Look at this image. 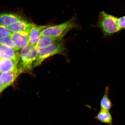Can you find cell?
I'll use <instances>...</instances> for the list:
<instances>
[{"label": "cell", "instance_id": "4", "mask_svg": "<svg viewBox=\"0 0 125 125\" xmlns=\"http://www.w3.org/2000/svg\"><path fill=\"white\" fill-rule=\"evenodd\" d=\"M117 19L116 17L102 11L100 12L96 26L102 31L104 35H112L120 30Z\"/></svg>", "mask_w": 125, "mask_h": 125}, {"label": "cell", "instance_id": "18", "mask_svg": "<svg viewBox=\"0 0 125 125\" xmlns=\"http://www.w3.org/2000/svg\"><path fill=\"white\" fill-rule=\"evenodd\" d=\"M6 88V87L4 86L3 84L0 82V94Z\"/></svg>", "mask_w": 125, "mask_h": 125}, {"label": "cell", "instance_id": "9", "mask_svg": "<svg viewBox=\"0 0 125 125\" xmlns=\"http://www.w3.org/2000/svg\"><path fill=\"white\" fill-rule=\"evenodd\" d=\"M49 26H39L34 25L29 35V44L35 46L41 37V33L44 29Z\"/></svg>", "mask_w": 125, "mask_h": 125}, {"label": "cell", "instance_id": "14", "mask_svg": "<svg viewBox=\"0 0 125 125\" xmlns=\"http://www.w3.org/2000/svg\"><path fill=\"white\" fill-rule=\"evenodd\" d=\"M109 89L108 87H106L105 93L101 101L100 107L101 110L109 111L113 105L108 96Z\"/></svg>", "mask_w": 125, "mask_h": 125}, {"label": "cell", "instance_id": "11", "mask_svg": "<svg viewBox=\"0 0 125 125\" xmlns=\"http://www.w3.org/2000/svg\"><path fill=\"white\" fill-rule=\"evenodd\" d=\"M21 17L17 14L10 13H0V24L8 27L12 23L21 19Z\"/></svg>", "mask_w": 125, "mask_h": 125}, {"label": "cell", "instance_id": "5", "mask_svg": "<svg viewBox=\"0 0 125 125\" xmlns=\"http://www.w3.org/2000/svg\"><path fill=\"white\" fill-rule=\"evenodd\" d=\"M31 30L13 33L10 37L19 50L29 44V35Z\"/></svg>", "mask_w": 125, "mask_h": 125}, {"label": "cell", "instance_id": "13", "mask_svg": "<svg viewBox=\"0 0 125 125\" xmlns=\"http://www.w3.org/2000/svg\"><path fill=\"white\" fill-rule=\"evenodd\" d=\"M94 119L108 125H113L112 117L109 111L101 110Z\"/></svg>", "mask_w": 125, "mask_h": 125}, {"label": "cell", "instance_id": "16", "mask_svg": "<svg viewBox=\"0 0 125 125\" xmlns=\"http://www.w3.org/2000/svg\"><path fill=\"white\" fill-rule=\"evenodd\" d=\"M12 33L8 27L0 24V37H10Z\"/></svg>", "mask_w": 125, "mask_h": 125}, {"label": "cell", "instance_id": "10", "mask_svg": "<svg viewBox=\"0 0 125 125\" xmlns=\"http://www.w3.org/2000/svg\"><path fill=\"white\" fill-rule=\"evenodd\" d=\"M63 37H54L49 36H42L41 37L35 47L37 50L47 47L56 42L62 40Z\"/></svg>", "mask_w": 125, "mask_h": 125}, {"label": "cell", "instance_id": "2", "mask_svg": "<svg viewBox=\"0 0 125 125\" xmlns=\"http://www.w3.org/2000/svg\"><path fill=\"white\" fill-rule=\"evenodd\" d=\"M66 50L64 43L62 40L46 48L37 50V59L33 68L39 66L45 59L55 55L65 56Z\"/></svg>", "mask_w": 125, "mask_h": 125}, {"label": "cell", "instance_id": "6", "mask_svg": "<svg viewBox=\"0 0 125 125\" xmlns=\"http://www.w3.org/2000/svg\"><path fill=\"white\" fill-rule=\"evenodd\" d=\"M23 73L18 66L15 69L10 71L1 73L0 82L3 84L6 88L13 84L15 80L19 75Z\"/></svg>", "mask_w": 125, "mask_h": 125}, {"label": "cell", "instance_id": "20", "mask_svg": "<svg viewBox=\"0 0 125 125\" xmlns=\"http://www.w3.org/2000/svg\"><path fill=\"white\" fill-rule=\"evenodd\" d=\"M0 74H1V73H0Z\"/></svg>", "mask_w": 125, "mask_h": 125}, {"label": "cell", "instance_id": "15", "mask_svg": "<svg viewBox=\"0 0 125 125\" xmlns=\"http://www.w3.org/2000/svg\"><path fill=\"white\" fill-rule=\"evenodd\" d=\"M0 44L9 47L16 51L19 50L10 37H0Z\"/></svg>", "mask_w": 125, "mask_h": 125}, {"label": "cell", "instance_id": "7", "mask_svg": "<svg viewBox=\"0 0 125 125\" xmlns=\"http://www.w3.org/2000/svg\"><path fill=\"white\" fill-rule=\"evenodd\" d=\"M0 57L1 59H12L18 63L20 59V54L18 51L0 44Z\"/></svg>", "mask_w": 125, "mask_h": 125}, {"label": "cell", "instance_id": "12", "mask_svg": "<svg viewBox=\"0 0 125 125\" xmlns=\"http://www.w3.org/2000/svg\"><path fill=\"white\" fill-rule=\"evenodd\" d=\"M18 64L11 59H1L0 60V73L12 71L16 68Z\"/></svg>", "mask_w": 125, "mask_h": 125}, {"label": "cell", "instance_id": "19", "mask_svg": "<svg viewBox=\"0 0 125 125\" xmlns=\"http://www.w3.org/2000/svg\"><path fill=\"white\" fill-rule=\"evenodd\" d=\"M1 59V58L0 57V59Z\"/></svg>", "mask_w": 125, "mask_h": 125}, {"label": "cell", "instance_id": "17", "mask_svg": "<svg viewBox=\"0 0 125 125\" xmlns=\"http://www.w3.org/2000/svg\"><path fill=\"white\" fill-rule=\"evenodd\" d=\"M117 22L120 30L125 29V16L117 18Z\"/></svg>", "mask_w": 125, "mask_h": 125}, {"label": "cell", "instance_id": "3", "mask_svg": "<svg viewBox=\"0 0 125 125\" xmlns=\"http://www.w3.org/2000/svg\"><path fill=\"white\" fill-rule=\"evenodd\" d=\"M37 52L35 46L30 44L21 49L18 66L23 72L32 69L37 59Z\"/></svg>", "mask_w": 125, "mask_h": 125}, {"label": "cell", "instance_id": "8", "mask_svg": "<svg viewBox=\"0 0 125 125\" xmlns=\"http://www.w3.org/2000/svg\"><path fill=\"white\" fill-rule=\"evenodd\" d=\"M34 24L28 22L22 19L17 20L8 27L12 33L27 30H31Z\"/></svg>", "mask_w": 125, "mask_h": 125}, {"label": "cell", "instance_id": "1", "mask_svg": "<svg viewBox=\"0 0 125 125\" xmlns=\"http://www.w3.org/2000/svg\"><path fill=\"white\" fill-rule=\"evenodd\" d=\"M78 25L75 18L73 16L65 22L56 25L49 26L44 29L41 33V37L49 36L63 37L70 30L77 28Z\"/></svg>", "mask_w": 125, "mask_h": 125}]
</instances>
